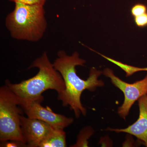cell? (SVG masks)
<instances>
[{
	"label": "cell",
	"mask_w": 147,
	"mask_h": 147,
	"mask_svg": "<svg viewBox=\"0 0 147 147\" xmlns=\"http://www.w3.org/2000/svg\"><path fill=\"white\" fill-rule=\"evenodd\" d=\"M131 11V15L135 17L147 13V8L146 6L144 5L137 4L132 7Z\"/></svg>",
	"instance_id": "cell-11"
},
{
	"label": "cell",
	"mask_w": 147,
	"mask_h": 147,
	"mask_svg": "<svg viewBox=\"0 0 147 147\" xmlns=\"http://www.w3.org/2000/svg\"><path fill=\"white\" fill-rule=\"evenodd\" d=\"M15 3L14 9L5 18L6 27L11 36L18 40L39 41L47 28L44 6Z\"/></svg>",
	"instance_id": "cell-3"
},
{
	"label": "cell",
	"mask_w": 147,
	"mask_h": 147,
	"mask_svg": "<svg viewBox=\"0 0 147 147\" xmlns=\"http://www.w3.org/2000/svg\"><path fill=\"white\" fill-rule=\"evenodd\" d=\"M16 95L7 85L0 88V140L15 141L27 146L21 132V109Z\"/></svg>",
	"instance_id": "cell-4"
},
{
	"label": "cell",
	"mask_w": 147,
	"mask_h": 147,
	"mask_svg": "<svg viewBox=\"0 0 147 147\" xmlns=\"http://www.w3.org/2000/svg\"></svg>",
	"instance_id": "cell-15"
},
{
	"label": "cell",
	"mask_w": 147,
	"mask_h": 147,
	"mask_svg": "<svg viewBox=\"0 0 147 147\" xmlns=\"http://www.w3.org/2000/svg\"><path fill=\"white\" fill-rule=\"evenodd\" d=\"M92 134V129L90 127H86L81 131L78 136L76 144L72 147L88 146V139Z\"/></svg>",
	"instance_id": "cell-10"
},
{
	"label": "cell",
	"mask_w": 147,
	"mask_h": 147,
	"mask_svg": "<svg viewBox=\"0 0 147 147\" xmlns=\"http://www.w3.org/2000/svg\"><path fill=\"white\" fill-rule=\"evenodd\" d=\"M138 100L139 108V117L131 125L124 129L108 128L106 130L117 133L125 132L137 137L142 144L147 147V95H144Z\"/></svg>",
	"instance_id": "cell-8"
},
{
	"label": "cell",
	"mask_w": 147,
	"mask_h": 147,
	"mask_svg": "<svg viewBox=\"0 0 147 147\" xmlns=\"http://www.w3.org/2000/svg\"><path fill=\"white\" fill-rule=\"evenodd\" d=\"M32 67L39 70L32 78L18 84L6 81V85L17 97L26 100H43L42 93L47 90H55L58 95L63 93L65 86L62 76L50 62L46 52L33 62L29 68Z\"/></svg>",
	"instance_id": "cell-2"
},
{
	"label": "cell",
	"mask_w": 147,
	"mask_h": 147,
	"mask_svg": "<svg viewBox=\"0 0 147 147\" xmlns=\"http://www.w3.org/2000/svg\"><path fill=\"white\" fill-rule=\"evenodd\" d=\"M67 146L66 134L64 129H55L44 140L39 147H65Z\"/></svg>",
	"instance_id": "cell-9"
},
{
	"label": "cell",
	"mask_w": 147,
	"mask_h": 147,
	"mask_svg": "<svg viewBox=\"0 0 147 147\" xmlns=\"http://www.w3.org/2000/svg\"><path fill=\"white\" fill-rule=\"evenodd\" d=\"M57 56L53 65L62 76L65 86L63 93L58 95V98L63 106L70 107L76 117H79L81 114L85 116L87 110L81 102V95L85 90L93 91L96 88L104 86L103 82L98 79L102 71L92 67L88 78L83 80L77 75L75 68L77 65L84 66L86 63L85 60L79 58V53L75 52L69 56L63 50H60Z\"/></svg>",
	"instance_id": "cell-1"
},
{
	"label": "cell",
	"mask_w": 147,
	"mask_h": 147,
	"mask_svg": "<svg viewBox=\"0 0 147 147\" xmlns=\"http://www.w3.org/2000/svg\"><path fill=\"white\" fill-rule=\"evenodd\" d=\"M103 74L106 77L110 78L113 85L119 89L124 94L123 104L119 108L118 113L119 115L125 119L135 101L147 94V75L142 80L131 84L123 82L117 77L110 69H105Z\"/></svg>",
	"instance_id": "cell-5"
},
{
	"label": "cell",
	"mask_w": 147,
	"mask_h": 147,
	"mask_svg": "<svg viewBox=\"0 0 147 147\" xmlns=\"http://www.w3.org/2000/svg\"><path fill=\"white\" fill-rule=\"evenodd\" d=\"M18 98L19 105L29 118L43 121L59 129H64L73 123L72 118L54 113L48 107H43L41 104L43 100H26Z\"/></svg>",
	"instance_id": "cell-6"
},
{
	"label": "cell",
	"mask_w": 147,
	"mask_h": 147,
	"mask_svg": "<svg viewBox=\"0 0 147 147\" xmlns=\"http://www.w3.org/2000/svg\"><path fill=\"white\" fill-rule=\"evenodd\" d=\"M20 125L27 147H39L55 128L43 121L21 115Z\"/></svg>",
	"instance_id": "cell-7"
},
{
	"label": "cell",
	"mask_w": 147,
	"mask_h": 147,
	"mask_svg": "<svg viewBox=\"0 0 147 147\" xmlns=\"http://www.w3.org/2000/svg\"><path fill=\"white\" fill-rule=\"evenodd\" d=\"M14 3H20L28 5H39L44 6L47 0H8Z\"/></svg>",
	"instance_id": "cell-13"
},
{
	"label": "cell",
	"mask_w": 147,
	"mask_h": 147,
	"mask_svg": "<svg viewBox=\"0 0 147 147\" xmlns=\"http://www.w3.org/2000/svg\"><path fill=\"white\" fill-rule=\"evenodd\" d=\"M134 21L137 26L143 28L147 26V12L134 17Z\"/></svg>",
	"instance_id": "cell-12"
},
{
	"label": "cell",
	"mask_w": 147,
	"mask_h": 147,
	"mask_svg": "<svg viewBox=\"0 0 147 147\" xmlns=\"http://www.w3.org/2000/svg\"><path fill=\"white\" fill-rule=\"evenodd\" d=\"M130 71L132 74H134L139 71H147V67L140 68L131 66L130 67Z\"/></svg>",
	"instance_id": "cell-14"
}]
</instances>
